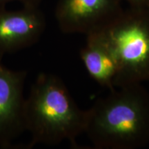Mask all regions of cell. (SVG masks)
<instances>
[{
	"label": "cell",
	"mask_w": 149,
	"mask_h": 149,
	"mask_svg": "<svg viewBox=\"0 0 149 149\" xmlns=\"http://www.w3.org/2000/svg\"><path fill=\"white\" fill-rule=\"evenodd\" d=\"M84 133L99 149H135L149 141V95L140 84L117 87L86 110Z\"/></svg>",
	"instance_id": "cell-1"
},
{
	"label": "cell",
	"mask_w": 149,
	"mask_h": 149,
	"mask_svg": "<svg viewBox=\"0 0 149 149\" xmlns=\"http://www.w3.org/2000/svg\"><path fill=\"white\" fill-rule=\"evenodd\" d=\"M24 119L25 129L31 135L29 147L65 140L76 145L77 137L84 133L86 110L79 109L58 76L42 72L25 98Z\"/></svg>",
	"instance_id": "cell-2"
},
{
	"label": "cell",
	"mask_w": 149,
	"mask_h": 149,
	"mask_svg": "<svg viewBox=\"0 0 149 149\" xmlns=\"http://www.w3.org/2000/svg\"><path fill=\"white\" fill-rule=\"evenodd\" d=\"M102 31L118 66L116 88L149 80V9L129 7Z\"/></svg>",
	"instance_id": "cell-3"
},
{
	"label": "cell",
	"mask_w": 149,
	"mask_h": 149,
	"mask_svg": "<svg viewBox=\"0 0 149 149\" xmlns=\"http://www.w3.org/2000/svg\"><path fill=\"white\" fill-rule=\"evenodd\" d=\"M122 0H58L56 21L61 32L88 35L102 31L122 14Z\"/></svg>",
	"instance_id": "cell-4"
},
{
	"label": "cell",
	"mask_w": 149,
	"mask_h": 149,
	"mask_svg": "<svg viewBox=\"0 0 149 149\" xmlns=\"http://www.w3.org/2000/svg\"><path fill=\"white\" fill-rule=\"evenodd\" d=\"M27 72L5 66L0 57V148H8L26 131L24 88Z\"/></svg>",
	"instance_id": "cell-5"
},
{
	"label": "cell",
	"mask_w": 149,
	"mask_h": 149,
	"mask_svg": "<svg viewBox=\"0 0 149 149\" xmlns=\"http://www.w3.org/2000/svg\"><path fill=\"white\" fill-rule=\"evenodd\" d=\"M46 18L40 7L9 10L0 6V57L34 45L46 29Z\"/></svg>",
	"instance_id": "cell-6"
},
{
	"label": "cell",
	"mask_w": 149,
	"mask_h": 149,
	"mask_svg": "<svg viewBox=\"0 0 149 149\" xmlns=\"http://www.w3.org/2000/svg\"><path fill=\"white\" fill-rule=\"evenodd\" d=\"M86 36L80 57L89 75L101 86L116 88L118 66L113 48L103 31Z\"/></svg>",
	"instance_id": "cell-7"
},
{
	"label": "cell",
	"mask_w": 149,
	"mask_h": 149,
	"mask_svg": "<svg viewBox=\"0 0 149 149\" xmlns=\"http://www.w3.org/2000/svg\"><path fill=\"white\" fill-rule=\"evenodd\" d=\"M13 1H18L26 7H40L42 0H0V6H6L8 3Z\"/></svg>",
	"instance_id": "cell-8"
},
{
	"label": "cell",
	"mask_w": 149,
	"mask_h": 149,
	"mask_svg": "<svg viewBox=\"0 0 149 149\" xmlns=\"http://www.w3.org/2000/svg\"><path fill=\"white\" fill-rule=\"evenodd\" d=\"M122 1H126L130 8L149 9V0H122Z\"/></svg>",
	"instance_id": "cell-9"
}]
</instances>
